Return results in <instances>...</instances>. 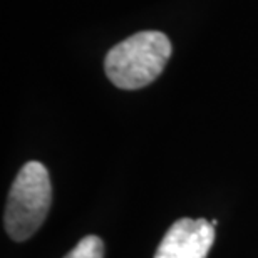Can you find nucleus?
<instances>
[{
    "mask_svg": "<svg viewBox=\"0 0 258 258\" xmlns=\"http://www.w3.org/2000/svg\"><path fill=\"white\" fill-rule=\"evenodd\" d=\"M171 57V42L163 32L144 30L114 45L106 55L104 69L119 89H141L161 74Z\"/></svg>",
    "mask_w": 258,
    "mask_h": 258,
    "instance_id": "obj_1",
    "label": "nucleus"
},
{
    "mask_svg": "<svg viewBox=\"0 0 258 258\" xmlns=\"http://www.w3.org/2000/svg\"><path fill=\"white\" fill-rule=\"evenodd\" d=\"M52 201L47 168L39 161L25 163L15 176L5 206L4 223L9 236L25 241L42 226Z\"/></svg>",
    "mask_w": 258,
    "mask_h": 258,
    "instance_id": "obj_2",
    "label": "nucleus"
},
{
    "mask_svg": "<svg viewBox=\"0 0 258 258\" xmlns=\"http://www.w3.org/2000/svg\"><path fill=\"white\" fill-rule=\"evenodd\" d=\"M215 241V226L205 218H181L169 226L154 258H206Z\"/></svg>",
    "mask_w": 258,
    "mask_h": 258,
    "instance_id": "obj_3",
    "label": "nucleus"
},
{
    "mask_svg": "<svg viewBox=\"0 0 258 258\" xmlns=\"http://www.w3.org/2000/svg\"><path fill=\"white\" fill-rule=\"evenodd\" d=\"M64 258H104V243L99 236H84Z\"/></svg>",
    "mask_w": 258,
    "mask_h": 258,
    "instance_id": "obj_4",
    "label": "nucleus"
}]
</instances>
